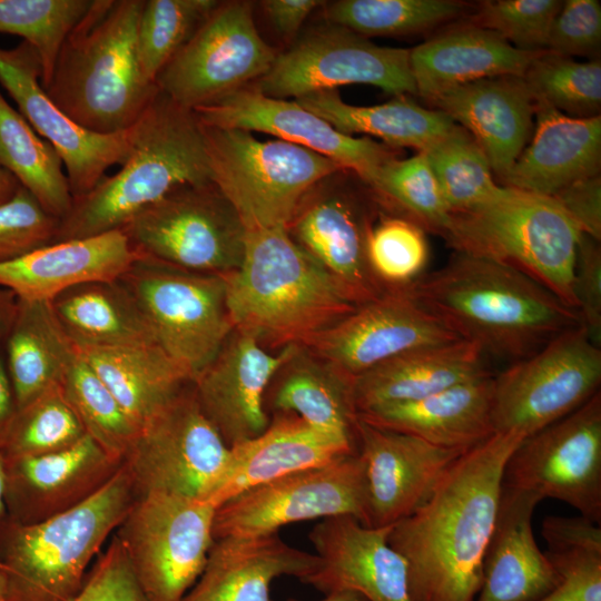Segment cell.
Returning <instances> with one entry per match:
<instances>
[{"mask_svg":"<svg viewBox=\"0 0 601 601\" xmlns=\"http://www.w3.org/2000/svg\"><path fill=\"white\" fill-rule=\"evenodd\" d=\"M524 439L494 433L464 452L426 503L392 525L388 543L406 562L411 601H475L504 467Z\"/></svg>","mask_w":601,"mask_h":601,"instance_id":"cell-1","label":"cell"},{"mask_svg":"<svg viewBox=\"0 0 601 601\" xmlns=\"http://www.w3.org/2000/svg\"><path fill=\"white\" fill-rule=\"evenodd\" d=\"M405 289L460 338L514 362L581 325L577 311L532 278L465 253Z\"/></svg>","mask_w":601,"mask_h":601,"instance_id":"cell-2","label":"cell"},{"mask_svg":"<svg viewBox=\"0 0 601 601\" xmlns=\"http://www.w3.org/2000/svg\"><path fill=\"white\" fill-rule=\"evenodd\" d=\"M223 275L234 331L264 348L303 345L358 307L285 227L246 230L240 266Z\"/></svg>","mask_w":601,"mask_h":601,"instance_id":"cell-3","label":"cell"},{"mask_svg":"<svg viewBox=\"0 0 601 601\" xmlns=\"http://www.w3.org/2000/svg\"><path fill=\"white\" fill-rule=\"evenodd\" d=\"M145 0H92L66 37L48 97L72 121L102 135L128 130L158 91L140 69L137 31Z\"/></svg>","mask_w":601,"mask_h":601,"instance_id":"cell-4","label":"cell"},{"mask_svg":"<svg viewBox=\"0 0 601 601\" xmlns=\"http://www.w3.org/2000/svg\"><path fill=\"white\" fill-rule=\"evenodd\" d=\"M131 151L119 171L73 199L53 243L120 229L183 185L211 183L203 126L195 112L156 92L130 127Z\"/></svg>","mask_w":601,"mask_h":601,"instance_id":"cell-5","label":"cell"},{"mask_svg":"<svg viewBox=\"0 0 601 601\" xmlns=\"http://www.w3.org/2000/svg\"><path fill=\"white\" fill-rule=\"evenodd\" d=\"M135 501L124 466L79 505L35 524L0 515V568L9 601H73L88 566Z\"/></svg>","mask_w":601,"mask_h":601,"instance_id":"cell-6","label":"cell"},{"mask_svg":"<svg viewBox=\"0 0 601 601\" xmlns=\"http://www.w3.org/2000/svg\"><path fill=\"white\" fill-rule=\"evenodd\" d=\"M580 236L552 197L500 185L483 204L452 214L444 238L455 252L519 270L577 311L572 279Z\"/></svg>","mask_w":601,"mask_h":601,"instance_id":"cell-7","label":"cell"},{"mask_svg":"<svg viewBox=\"0 0 601 601\" xmlns=\"http://www.w3.org/2000/svg\"><path fill=\"white\" fill-rule=\"evenodd\" d=\"M203 126V125H201ZM210 180L246 230L288 228L309 191L345 170L334 160L284 140L203 126Z\"/></svg>","mask_w":601,"mask_h":601,"instance_id":"cell-8","label":"cell"},{"mask_svg":"<svg viewBox=\"0 0 601 601\" xmlns=\"http://www.w3.org/2000/svg\"><path fill=\"white\" fill-rule=\"evenodd\" d=\"M144 312L156 343L195 378L234 332L224 275L139 256L119 277Z\"/></svg>","mask_w":601,"mask_h":601,"instance_id":"cell-9","label":"cell"},{"mask_svg":"<svg viewBox=\"0 0 601 601\" xmlns=\"http://www.w3.org/2000/svg\"><path fill=\"white\" fill-rule=\"evenodd\" d=\"M216 509L206 501L149 493L135 499L115 531L146 601H183L214 543Z\"/></svg>","mask_w":601,"mask_h":601,"instance_id":"cell-10","label":"cell"},{"mask_svg":"<svg viewBox=\"0 0 601 601\" xmlns=\"http://www.w3.org/2000/svg\"><path fill=\"white\" fill-rule=\"evenodd\" d=\"M601 346L582 325L493 376L494 433L528 437L569 415L600 392Z\"/></svg>","mask_w":601,"mask_h":601,"instance_id":"cell-11","label":"cell"},{"mask_svg":"<svg viewBox=\"0 0 601 601\" xmlns=\"http://www.w3.org/2000/svg\"><path fill=\"white\" fill-rule=\"evenodd\" d=\"M120 229L141 256L190 272L227 274L244 257L246 229L213 183L173 189Z\"/></svg>","mask_w":601,"mask_h":601,"instance_id":"cell-12","label":"cell"},{"mask_svg":"<svg viewBox=\"0 0 601 601\" xmlns=\"http://www.w3.org/2000/svg\"><path fill=\"white\" fill-rule=\"evenodd\" d=\"M228 457L229 447L201 411L191 383L139 428L122 463L135 499L169 493L206 501Z\"/></svg>","mask_w":601,"mask_h":601,"instance_id":"cell-13","label":"cell"},{"mask_svg":"<svg viewBox=\"0 0 601 601\" xmlns=\"http://www.w3.org/2000/svg\"><path fill=\"white\" fill-rule=\"evenodd\" d=\"M349 515L370 526L364 465L358 453L248 489L215 511L214 540L277 533L284 525Z\"/></svg>","mask_w":601,"mask_h":601,"instance_id":"cell-14","label":"cell"},{"mask_svg":"<svg viewBox=\"0 0 601 601\" xmlns=\"http://www.w3.org/2000/svg\"><path fill=\"white\" fill-rule=\"evenodd\" d=\"M276 56L259 35L248 2H219L155 83L176 104L195 110L253 85Z\"/></svg>","mask_w":601,"mask_h":601,"instance_id":"cell-15","label":"cell"},{"mask_svg":"<svg viewBox=\"0 0 601 601\" xmlns=\"http://www.w3.org/2000/svg\"><path fill=\"white\" fill-rule=\"evenodd\" d=\"M354 83L375 86L395 96L416 93L410 49L377 46L329 22L277 53L268 72L253 86L268 97L297 99Z\"/></svg>","mask_w":601,"mask_h":601,"instance_id":"cell-16","label":"cell"},{"mask_svg":"<svg viewBox=\"0 0 601 601\" xmlns=\"http://www.w3.org/2000/svg\"><path fill=\"white\" fill-rule=\"evenodd\" d=\"M502 484L562 501L601 524V393L525 437L509 457Z\"/></svg>","mask_w":601,"mask_h":601,"instance_id":"cell-17","label":"cell"},{"mask_svg":"<svg viewBox=\"0 0 601 601\" xmlns=\"http://www.w3.org/2000/svg\"><path fill=\"white\" fill-rule=\"evenodd\" d=\"M461 339L406 289L358 306L303 345L349 378L410 351Z\"/></svg>","mask_w":601,"mask_h":601,"instance_id":"cell-18","label":"cell"},{"mask_svg":"<svg viewBox=\"0 0 601 601\" xmlns=\"http://www.w3.org/2000/svg\"><path fill=\"white\" fill-rule=\"evenodd\" d=\"M41 75L39 56L30 43L22 40L13 48L0 47V83L35 131L58 151L76 199L93 189L110 167L127 160L130 128L109 135L82 128L48 97Z\"/></svg>","mask_w":601,"mask_h":601,"instance_id":"cell-19","label":"cell"},{"mask_svg":"<svg viewBox=\"0 0 601 601\" xmlns=\"http://www.w3.org/2000/svg\"><path fill=\"white\" fill-rule=\"evenodd\" d=\"M193 111L206 127L269 134L313 150L353 171L364 183L395 157L390 147L367 137L342 134L295 100L268 97L254 86Z\"/></svg>","mask_w":601,"mask_h":601,"instance_id":"cell-20","label":"cell"},{"mask_svg":"<svg viewBox=\"0 0 601 601\" xmlns=\"http://www.w3.org/2000/svg\"><path fill=\"white\" fill-rule=\"evenodd\" d=\"M356 436L366 480L370 526L374 528L391 526L418 510L466 452L377 427L358 416Z\"/></svg>","mask_w":601,"mask_h":601,"instance_id":"cell-21","label":"cell"},{"mask_svg":"<svg viewBox=\"0 0 601 601\" xmlns=\"http://www.w3.org/2000/svg\"><path fill=\"white\" fill-rule=\"evenodd\" d=\"M391 528L367 526L349 515L323 519L308 534L319 565L302 582L324 594L351 591L368 601H411L406 562L388 543Z\"/></svg>","mask_w":601,"mask_h":601,"instance_id":"cell-22","label":"cell"},{"mask_svg":"<svg viewBox=\"0 0 601 601\" xmlns=\"http://www.w3.org/2000/svg\"><path fill=\"white\" fill-rule=\"evenodd\" d=\"M298 345L269 354L253 337L233 332L214 361L195 378L201 411L228 447L256 437L269 424L267 387Z\"/></svg>","mask_w":601,"mask_h":601,"instance_id":"cell-23","label":"cell"},{"mask_svg":"<svg viewBox=\"0 0 601 601\" xmlns=\"http://www.w3.org/2000/svg\"><path fill=\"white\" fill-rule=\"evenodd\" d=\"M122 466L87 434L72 446L4 460V511L35 524L68 511L105 486Z\"/></svg>","mask_w":601,"mask_h":601,"instance_id":"cell-24","label":"cell"},{"mask_svg":"<svg viewBox=\"0 0 601 601\" xmlns=\"http://www.w3.org/2000/svg\"><path fill=\"white\" fill-rule=\"evenodd\" d=\"M428 101L471 135L501 180L532 132L535 101L523 77L476 80L445 90Z\"/></svg>","mask_w":601,"mask_h":601,"instance_id":"cell-25","label":"cell"},{"mask_svg":"<svg viewBox=\"0 0 601 601\" xmlns=\"http://www.w3.org/2000/svg\"><path fill=\"white\" fill-rule=\"evenodd\" d=\"M356 453L352 442L294 413H275L262 434L229 447L224 474L206 502L217 509L248 489Z\"/></svg>","mask_w":601,"mask_h":601,"instance_id":"cell-26","label":"cell"},{"mask_svg":"<svg viewBox=\"0 0 601 601\" xmlns=\"http://www.w3.org/2000/svg\"><path fill=\"white\" fill-rule=\"evenodd\" d=\"M534 493L502 484L494 528L483 556L475 601H536L560 581L532 530Z\"/></svg>","mask_w":601,"mask_h":601,"instance_id":"cell-27","label":"cell"},{"mask_svg":"<svg viewBox=\"0 0 601 601\" xmlns=\"http://www.w3.org/2000/svg\"><path fill=\"white\" fill-rule=\"evenodd\" d=\"M139 256L121 229L52 243L1 263L0 287L50 302L72 286L119 278Z\"/></svg>","mask_w":601,"mask_h":601,"instance_id":"cell-28","label":"cell"},{"mask_svg":"<svg viewBox=\"0 0 601 601\" xmlns=\"http://www.w3.org/2000/svg\"><path fill=\"white\" fill-rule=\"evenodd\" d=\"M371 228L351 197L332 193L306 196L287 229L361 306L385 293L367 263Z\"/></svg>","mask_w":601,"mask_h":601,"instance_id":"cell-29","label":"cell"},{"mask_svg":"<svg viewBox=\"0 0 601 601\" xmlns=\"http://www.w3.org/2000/svg\"><path fill=\"white\" fill-rule=\"evenodd\" d=\"M318 565L315 553L287 544L277 533L216 539L183 601H274L269 588L275 579L303 581Z\"/></svg>","mask_w":601,"mask_h":601,"instance_id":"cell-30","label":"cell"},{"mask_svg":"<svg viewBox=\"0 0 601 601\" xmlns=\"http://www.w3.org/2000/svg\"><path fill=\"white\" fill-rule=\"evenodd\" d=\"M534 101V136L502 186L552 197L571 183L599 174L601 118H573L543 99Z\"/></svg>","mask_w":601,"mask_h":601,"instance_id":"cell-31","label":"cell"},{"mask_svg":"<svg viewBox=\"0 0 601 601\" xmlns=\"http://www.w3.org/2000/svg\"><path fill=\"white\" fill-rule=\"evenodd\" d=\"M542 50L518 49L499 33L467 22L410 49L416 93L430 100L476 80L523 77Z\"/></svg>","mask_w":601,"mask_h":601,"instance_id":"cell-32","label":"cell"},{"mask_svg":"<svg viewBox=\"0 0 601 601\" xmlns=\"http://www.w3.org/2000/svg\"><path fill=\"white\" fill-rule=\"evenodd\" d=\"M484 356L477 344L461 338L390 358L353 378L356 412L417 401L491 375Z\"/></svg>","mask_w":601,"mask_h":601,"instance_id":"cell-33","label":"cell"},{"mask_svg":"<svg viewBox=\"0 0 601 601\" xmlns=\"http://www.w3.org/2000/svg\"><path fill=\"white\" fill-rule=\"evenodd\" d=\"M493 374L424 398L387 405L357 416L377 427L413 435L433 445L467 451L494 434Z\"/></svg>","mask_w":601,"mask_h":601,"instance_id":"cell-34","label":"cell"},{"mask_svg":"<svg viewBox=\"0 0 601 601\" xmlns=\"http://www.w3.org/2000/svg\"><path fill=\"white\" fill-rule=\"evenodd\" d=\"M352 381L298 345L270 381L264 398L265 410L273 414L294 413L314 427L357 447Z\"/></svg>","mask_w":601,"mask_h":601,"instance_id":"cell-35","label":"cell"},{"mask_svg":"<svg viewBox=\"0 0 601 601\" xmlns=\"http://www.w3.org/2000/svg\"><path fill=\"white\" fill-rule=\"evenodd\" d=\"M77 348L139 428L193 383L188 372L156 343Z\"/></svg>","mask_w":601,"mask_h":601,"instance_id":"cell-36","label":"cell"},{"mask_svg":"<svg viewBox=\"0 0 601 601\" xmlns=\"http://www.w3.org/2000/svg\"><path fill=\"white\" fill-rule=\"evenodd\" d=\"M3 355L17 410L61 383L78 357L50 302L18 298Z\"/></svg>","mask_w":601,"mask_h":601,"instance_id":"cell-37","label":"cell"},{"mask_svg":"<svg viewBox=\"0 0 601 601\" xmlns=\"http://www.w3.org/2000/svg\"><path fill=\"white\" fill-rule=\"evenodd\" d=\"M50 304L77 347L156 343L144 312L120 278L72 286Z\"/></svg>","mask_w":601,"mask_h":601,"instance_id":"cell-38","label":"cell"},{"mask_svg":"<svg viewBox=\"0 0 601 601\" xmlns=\"http://www.w3.org/2000/svg\"><path fill=\"white\" fill-rule=\"evenodd\" d=\"M342 134H366L384 145L425 151L451 134L457 125L439 110L426 109L405 96L374 106H353L337 90L316 91L294 99Z\"/></svg>","mask_w":601,"mask_h":601,"instance_id":"cell-39","label":"cell"},{"mask_svg":"<svg viewBox=\"0 0 601 601\" xmlns=\"http://www.w3.org/2000/svg\"><path fill=\"white\" fill-rule=\"evenodd\" d=\"M0 167L12 174L57 219L71 209L73 196L53 146L13 109L0 91Z\"/></svg>","mask_w":601,"mask_h":601,"instance_id":"cell-40","label":"cell"},{"mask_svg":"<svg viewBox=\"0 0 601 601\" xmlns=\"http://www.w3.org/2000/svg\"><path fill=\"white\" fill-rule=\"evenodd\" d=\"M541 533L560 581L536 601H601V525L581 515H549Z\"/></svg>","mask_w":601,"mask_h":601,"instance_id":"cell-41","label":"cell"},{"mask_svg":"<svg viewBox=\"0 0 601 601\" xmlns=\"http://www.w3.org/2000/svg\"><path fill=\"white\" fill-rule=\"evenodd\" d=\"M85 435L61 383H56L16 411L0 439V451L4 460L45 455L68 449Z\"/></svg>","mask_w":601,"mask_h":601,"instance_id":"cell-42","label":"cell"},{"mask_svg":"<svg viewBox=\"0 0 601 601\" xmlns=\"http://www.w3.org/2000/svg\"><path fill=\"white\" fill-rule=\"evenodd\" d=\"M465 7L453 0H339L328 6L326 17L363 37L403 36L456 19Z\"/></svg>","mask_w":601,"mask_h":601,"instance_id":"cell-43","label":"cell"},{"mask_svg":"<svg viewBox=\"0 0 601 601\" xmlns=\"http://www.w3.org/2000/svg\"><path fill=\"white\" fill-rule=\"evenodd\" d=\"M365 184L406 219L444 237L452 213L423 151L407 159H390Z\"/></svg>","mask_w":601,"mask_h":601,"instance_id":"cell-44","label":"cell"},{"mask_svg":"<svg viewBox=\"0 0 601 601\" xmlns=\"http://www.w3.org/2000/svg\"><path fill=\"white\" fill-rule=\"evenodd\" d=\"M61 386L85 433L108 455L124 462L139 426L79 353Z\"/></svg>","mask_w":601,"mask_h":601,"instance_id":"cell-45","label":"cell"},{"mask_svg":"<svg viewBox=\"0 0 601 601\" xmlns=\"http://www.w3.org/2000/svg\"><path fill=\"white\" fill-rule=\"evenodd\" d=\"M423 152L452 214L477 207L500 187L493 179L486 156L459 125Z\"/></svg>","mask_w":601,"mask_h":601,"instance_id":"cell-46","label":"cell"},{"mask_svg":"<svg viewBox=\"0 0 601 601\" xmlns=\"http://www.w3.org/2000/svg\"><path fill=\"white\" fill-rule=\"evenodd\" d=\"M92 0H0V33L21 37L37 51L41 85L50 81L60 48Z\"/></svg>","mask_w":601,"mask_h":601,"instance_id":"cell-47","label":"cell"},{"mask_svg":"<svg viewBox=\"0 0 601 601\" xmlns=\"http://www.w3.org/2000/svg\"><path fill=\"white\" fill-rule=\"evenodd\" d=\"M219 4L216 0H145L137 31L141 72L150 82Z\"/></svg>","mask_w":601,"mask_h":601,"instance_id":"cell-48","label":"cell"},{"mask_svg":"<svg viewBox=\"0 0 601 601\" xmlns=\"http://www.w3.org/2000/svg\"><path fill=\"white\" fill-rule=\"evenodd\" d=\"M533 97L573 118L600 116L601 62L542 50L523 76Z\"/></svg>","mask_w":601,"mask_h":601,"instance_id":"cell-49","label":"cell"},{"mask_svg":"<svg viewBox=\"0 0 601 601\" xmlns=\"http://www.w3.org/2000/svg\"><path fill=\"white\" fill-rule=\"evenodd\" d=\"M366 256L382 287L405 289L424 275L428 262L424 229L406 218L386 217L370 229Z\"/></svg>","mask_w":601,"mask_h":601,"instance_id":"cell-50","label":"cell"},{"mask_svg":"<svg viewBox=\"0 0 601 601\" xmlns=\"http://www.w3.org/2000/svg\"><path fill=\"white\" fill-rule=\"evenodd\" d=\"M561 4L559 0L485 1L471 23L499 33L518 49L546 50L549 32Z\"/></svg>","mask_w":601,"mask_h":601,"instance_id":"cell-51","label":"cell"},{"mask_svg":"<svg viewBox=\"0 0 601 601\" xmlns=\"http://www.w3.org/2000/svg\"><path fill=\"white\" fill-rule=\"evenodd\" d=\"M59 219L23 187L0 206V264L52 244Z\"/></svg>","mask_w":601,"mask_h":601,"instance_id":"cell-52","label":"cell"},{"mask_svg":"<svg viewBox=\"0 0 601 601\" xmlns=\"http://www.w3.org/2000/svg\"><path fill=\"white\" fill-rule=\"evenodd\" d=\"M601 43V4L597 0H566L558 11L546 50L562 56H593Z\"/></svg>","mask_w":601,"mask_h":601,"instance_id":"cell-53","label":"cell"},{"mask_svg":"<svg viewBox=\"0 0 601 601\" xmlns=\"http://www.w3.org/2000/svg\"><path fill=\"white\" fill-rule=\"evenodd\" d=\"M73 601H146L128 556L115 535L107 549L98 554Z\"/></svg>","mask_w":601,"mask_h":601,"instance_id":"cell-54","label":"cell"},{"mask_svg":"<svg viewBox=\"0 0 601 601\" xmlns=\"http://www.w3.org/2000/svg\"><path fill=\"white\" fill-rule=\"evenodd\" d=\"M572 292L581 325L601 346V248L599 242L582 234L577 246Z\"/></svg>","mask_w":601,"mask_h":601,"instance_id":"cell-55","label":"cell"},{"mask_svg":"<svg viewBox=\"0 0 601 601\" xmlns=\"http://www.w3.org/2000/svg\"><path fill=\"white\" fill-rule=\"evenodd\" d=\"M552 198L582 235L601 238L600 174L581 178L559 190Z\"/></svg>","mask_w":601,"mask_h":601,"instance_id":"cell-56","label":"cell"},{"mask_svg":"<svg viewBox=\"0 0 601 601\" xmlns=\"http://www.w3.org/2000/svg\"><path fill=\"white\" fill-rule=\"evenodd\" d=\"M267 18L279 35L295 36L309 14L325 1L319 0H265L260 2Z\"/></svg>","mask_w":601,"mask_h":601,"instance_id":"cell-57","label":"cell"},{"mask_svg":"<svg viewBox=\"0 0 601 601\" xmlns=\"http://www.w3.org/2000/svg\"><path fill=\"white\" fill-rule=\"evenodd\" d=\"M17 411L14 394L7 371L3 347H0V439Z\"/></svg>","mask_w":601,"mask_h":601,"instance_id":"cell-58","label":"cell"},{"mask_svg":"<svg viewBox=\"0 0 601 601\" xmlns=\"http://www.w3.org/2000/svg\"><path fill=\"white\" fill-rule=\"evenodd\" d=\"M18 297L9 289L0 287V347L11 327L17 309Z\"/></svg>","mask_w":601,"mask_h":601,"instance_id":"cell-59","label":"cell"},{"mask_svg":"<svg viewBox=\"0 0 601 601\" xmlns=\"http://www.w3.org/2000/svg\"><path fill=\"white\" fill-rule=\"evenodd\" d=\"M21 187L12 174L0 167V206L11 200Z\"/></svg>","mask_w":601,"mask_h":601,"instance_id":"cell-60","label":"cell"},{"mask_svg":"<svg viewBox=\"0 0 601 601\" xmlns=\"http://www.w3.org/2000/svg\"><path fill=\"white\" fill-rule=\"evenodd\" d=\"M287 601H303L294 598H289ZM318 601H368L363 595L351 592V591H341L325 594V597Z\"/></svg>","mask_w":601,"mask_h":601,"instance_id":"cell-61","label":"cell"},{"mask_svg":"<svg viewBox=\"0 0 601 601\" xmlns=\"http://www.w3.org/2000/svg\"><path fill=\"white\" fill-rule=\"evenodd\" d=\"M3 492H4V457L0 451V515L4 513V503H3Z\"/></svg>","mask_w":601,"mask_h":601,"instance_id":"cell-62","label":"cell"},{"mask_svg":"<svg viewBox=\"0 0 601 601\" xmlns=\"http://www.w3.org/2000/svg\"><path fill=\"white\" fill-rule=\"evenodd\" d=\"M0 601H9L7 578L0 568Z\"/></svg>","mask_w":601,"mask_h":601,"instance_id":"cell-63","label":"cell"}]
</instances>
